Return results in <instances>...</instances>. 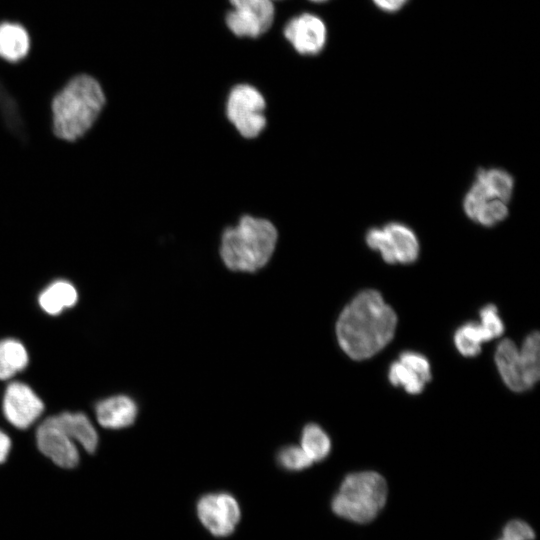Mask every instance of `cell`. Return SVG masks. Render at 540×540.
<instances>
[{
    "mask_svg": "<svg viewBox=\"0 0 540 540\" xmlns=\"http://www.w3.org/2000/svg\"><path fill=\"white\" fill-rule=\"evenodd\" d=\"M397 325L394 310L374 289L358 293L342 310L336 336L342 350L352 359H367L393 338Z\"/></svg>",
    "mask_w": 540,
    "mask_h": 540,
    "instance_id": "obj_1",
    "label": "cell"
},
{
    "mask_svg": "<svg viewBox=\"0 0 540 540\" xmlns=\"http://www.w3.org/2000/svg\"><path fill=\"white\" fill-rule=\"evenodd\" d=\"M279 231L268 218L242 214L220 233L218 257L232 273L255 274L264 270L276 252Z\"/></svg>",
    "mask_w": 540,
    "mask_h": 540,
    "instance_id": "obj_2",
    "label": "cell"
},
{
    "mask_svg": "<svg viewBox=\"0 0 540 540\" xmlns=\"http://www.w3.org/2000/svg\"><path fill=\"white\" fill-rule=\"evenodd\" d=\"M100 83L91 75L73 77L52 101L53 130L57 137L74 141L94 124L105 105Z\"/></svg>",
    "mask_w": 540,
    "mask_h": 540,
    "instance_id": "obj_3",
    "label": "cell"
},
{
    "mask_svg": "<svg viewBox=\"0 0 540 540\" xmlns=\"http://www.w3.org/2000/svg\"><path fill=\"white\" fill-rule=\"evenodd\" d=\"M387 483L377 472L363 471L345 477L332 500L333 512L356 523L372 521L387 499Z\"/></svg>",
    "mask_w": 540,
    "mask_h": 540,
    "instance_id": "obj_4",
    "label": "cell"
},
{
    "mask_svg": "<svg viewBox=\"0 0 540 540\" xmlns=\"http://www.w3.org/2000/svg\"><path fill=\"white\" fill-rule=\"evenodd\" d=\"M495 362L504 383L515 392L530 389L540 376V335L529 334L521 348L503 339L495 351Z\"/></svg>",
    "mask_w": 540,
    "mask_h": 540,
    "instance_id": "obj_5",
    "label": "cell"
},
{
    "mask_svg": "<svg viewBox=\"0 0 540 540\" xmlns=\"http://www.w3.org/2000/svg\"><path fill=\"white\" fill-rule=\"evenodd\" d=\"M267 101L255 86L240 83L226 97L224 116L234 131L245 140L258 138L268 126Z\"/></svg>",
    "mask_w": 540,
    "mask_h": 540,
    "instance_id": "obj_6",
    "label": "cell"
},
{
    "mask_svg": "<svg viewBox=\"0 0 540 540\" xmlns=\"http://www.w3.org/2000/svg\"><path fill=\"white\" fill-rule=\"evenodd\" d=\"M365 241L367 246L378 251L388 264H411L417 260L420 252V244L414 231L397 222L370 228L365 235Z\"/></svg>",
    "mask_w": 540,
    "mask_h": 540,
    "instance_id": "obj_7",
    "label": "cell"
},
{
    "mask_svg": "<svg viewBox=\"0 0 540 540\" xmlns=\"http://www.w3.org/2000/svg\"><path fill=\"white\" fill-rule=\"evenodd\" d=\"M196 513L202 525L215 537L231 535L241 518L240 506L228 492L202 495L197 500Z\"/></svg>",
    "mask_w": 540,
    "mask_h": 540,
    "instance_id": "obj_8",
    "label": "cell"
},
{
    "mask_svg": "<svg viewBox=\"0 0 540 540\" xmlns=\"http://www.w3.org/2000/svg\"><path fill=\"white\" fill-rule=\"evenodd\" d=\"M233 10L226 16L228 28L239 37L257 38L272 25L273 0H229Z\"/></svg>",
    "mask_w": 540,
    "mask_h": 540,
    "instance_id": "obj_9",
    "label": "cell"
},
{
    "mask_svg": "<svg viewBox=\"0 0 540 540\" xmlns=\"http://www.w3.org/2000/svg\"><path fill=\"white\" fill-rule=\"evenodd\" d=\"M37 445L40 451L62 468H73L79 462V453L69 435L48 417L38 427Z\"/></svg>",
    "mask_w": 540,
    "mask_h": 540,
    "instance_id": "obj_10",
    "label": "cell"
},
{
    "mask_svg": "<svg viewBox=\"0 0 540 540\" xmlns=\"http://www.w3.org/2000/svg\"><path fill=\"white\" fill-rule=\"evenodd\" d=\"M44 404L27 385L13 382L6 388L3 398V412L15 427H29L43 412Z\"/></svg>",
    "mask_w": 540,
    "mask_h": 540,
    "instance_id": "obj_11",
    "label": "cell"
},
{
    "mask_svg": "<svg viewBox=\"0 0 540 540\" xmlns=\"http://www.w3.org/2000/svg\"><path fill=\"white\" fill-rule=\"evenodd\" d=\"M284 36L299 54L316 55L325 46L327 30L321 18L304 13L286 24Z\"/></svg>",
    "mask_w": 540,
    "mask_h": 540,
    "instance_id": "obj_12",
    "label": "cell"
},
{
    "mask_svg": "<svg viewBox=\"0 0 540 540\" xmlns=\"http://www.w3.org/2000/svg\"><path fill=\"white\" fill-rule=\"evenodd\" d=\"M388 377L394 386H402L410 394L420 393L431 379L429 361L420 353L402 352L390 365Z\"/></svg>",
    "mask_w": 540,
    "mask_h": 540,
    "instance_id": "obj_13",
    "label": "cell"
},
{
    "mask_svg": "<svg viewBox=\"0 0 540 540\" xmlns=\"http://www.w3.org/2000/svg\"><path fill=\"white\" fill-rule=\"evenodd\" d=\"M508 203L488 194L476 181L463 201L466 215L483 226H494L508 216Z\"/></svg>",
    "mask_w": 540,
    "mask_h": 540,
    "instance_id": "obj_14",
    "label": "cell"
},
{
    "mask_svg": "<svg viewBox=\"0 0 540 540\" xmlns=\"http://www.w3.org/2000/svg\"><path fill=\"white\" fill-rule=\"evenodd\" d=\"M138 408L133 399L125 395L113 396L96 406L98 423L110 429L130 426L136 419Z\"/></svg>",
    "mask_w": 540,
    "mask_h": 540,
    "instance_id": "obj_15",
    "label": "cell"
},
{
    "mask_svg": "<svg viewBox=\"0 0 540 540\" xmlns=\"http://www.w3.org/2000/svg\"><path fill=\"white\" fill-rule=\"evenodd\" d=\"M31 49V39L27 29L20 23L5 21L0 23V58L9 63L25 59Z\"/></svg>",
    "mask_w": 540,
    "mask_h": 540,
    "instance_id": "obj_16",
    "label": "cell"
},
{
    "mask_svg": "<svg viewBox=\"0 0 540 540\" xmlns=\"http://www.w3.org/2000/svg\"><path fill=\"white\" fill-rule=\"evenodd\" d=\"M53 417L73 441H78L88 453L95 451L98 436L85 414L64 412Z\"/></svg>",
    "mask_w": 540,
    "mask_h": 540,
    "instance_id": "obj_17",
    "label": "cell"
},
{
    "mask_svg": "<svg viewBox=\"0 0 540 540\" xmlns=\"http://www.w3.org/2000/svg\"><path fill=\"white\" fill-rule=\"evenodd\" d=\"M77 291L67 281H56L49 285L39 296L41 308L50 315L59 314L64 308L72 307L77 302Z\"/></svg>",
    "mask_w": 540,
    "mask_h": 540,
    "instance_id": "obj_18",
    "label": "cell"
},
{
    "mask_svg": "<svg viewBox=\"0 0 540 540\" xmlns=\"http://www.w3.org/2000/svg\"><path fill=\"white\" fill-rule=\"evenodd\" d=\"M493 338V334L481 321L480 323L467 322L459 327L454 334V342L458 351L467 357L479 354L482 343Z\"/></svg>",
    "mask_w": 540,
    "mask_h": 540,
    "instance_id": "obj_19",
    "label": "cell"
},
{
    "mask_svg": "<svg viewBox=\"0 0 540 540\" xmlns=\"http://www.w3.org/2000/svg\"><path fill=\"white\" fill-rule=\"evenodd\" d=\"M487 192L508 203L514 190V178L506 170L500 168H480L475 177Z\"/></svg>",
    "mask_w": 540,
    "mask_h": 540,
    "instance_id": "obj_20",
    "label": "cell"
},
{
    "mask_svg": "<svg viewBox=\"0 0 540 540\" xmlns=\"http://www.w3.org/2000/svg\"><path fill=\"white\" fill-rule=\"evenodd\" d=\"M27 364V351L19 341L6 339L0 342V380L13 377Z\"/></svg>",
    "mask_w": 540,
    "mask_h": 540,
    "instance_id": "obj_21",
    "label": "cell"
},
{
    "mask_svg": "<svg viewBox=\"0 0 540 540\" xmlns=\"http://www.w3.org/2000/svg\"><path fill=\"white\" fill-rule=\"evenodd\" d=\"M301 448L313 462H319L329 455L331 440L318 424L309 423L302 429Z\"/></svg>",
    "mask_w": 540,
    "mask_h": 540,
    "instance_id": "obj_22",
    "label": "cell"
},
{
    "mask_svg": "<svg viewBox=\"0 0 540 540\" xmlns=\"http://www.w3.org/2000/svg\"><path fill=\"white\" fill-rule=\"evenodd\" d=\"M276 460L279 466L290 472L305 470L313 464L304 450L296 445H287L279 449Z\"/></svg>",
    "mask_w": 540,
    "mask_h": 540,
    "instance_id": "obj_23",
    "label": "cell"
},
{
    "mask_svg": "<svg viewBox=\"0 0 540 540\" xmlns=\"http://www.w3.org/2000/svg\"><path fill=\"white\" fill-rule=\"evenodd\" d=\"M535 533L533 529L524 521L512 520L503 529L502 537L499 540H533Z\"/></svg>",
    "mask_w": 540,
    "mask_h": 540,
    "instance_id": "obj_24",
    "label": "cell"
},
{
    "mask_svg": "<svg viewBox=\"0 0 540 540\" xmlns=\"http://www.w3.org/2000/svg\"><path fill=\"white\" fill-rule=\"evenodd\" d=\"M381 10L395 12L399 10L408 0H372Z\"/></svg>",
    "mask_w": 540,
    "mask_h": 540,
    "instance_id": "obj_25",
    "label": "cell"
},
{
    "mask_svg": "<svg viewBox=\"0 0 540 540\" xmlns=\"http://www.w3.org/2000/svg\"><path fill=\"white\" fill-rule=\"evenodd\" d=\"M10 447V438L4 432L0 431V463L6 460Z\"/></svg>",
    "mask_w": 540,
    "mask_h": 540,
    "instance_id": "obj_26",
    "label": "cell"
},
{
    "mask_svg": "<svg viewBox=\"0 0 540 540\" xmlns=\"http://www.w3.org/2000/svg\"><path fill=\"white\" fill-rule=\"evenodd\" d=\"M311 1H314V2H324L326 0H311Z\"/></svg>",
    "mask_w": 540,
    "mask_h": 540,
    "instance_id": "obj_27",
    "label": "cell"
},
{
    "mask_svg": "<svg viewBox=\"0 0 540 540\" xmlns=\"http://www.w3.org/2000/svg\"><path fill=\"white\" fill-rule=\"evenodd\" d=\"M274 1V0H273Z\"/></svg>",
    "mask_w": 540,
    "mask_h": 540,
    "instance_id": "obj_28",
    "label": "cell"
}]
</instances>
